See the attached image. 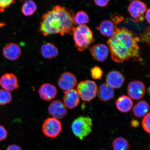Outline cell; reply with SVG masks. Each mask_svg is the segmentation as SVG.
Listing matches in <instances>:
<instances>
[{
    "instance_id": "cell-9",
    "label": "cell",
    "mask_w": 150,
    "mask_h": 150,
    "mask_svg": "<svg viewBox=\"0 0 150 150\" xmlns=\"http://www.w3.org/2000/svg\"><path fill=\"white\" fill-rule=\"evenodd\" d=\"M50 115L58 120L62 119L67 115V110L64 104L59 99H56L51 102L48 108Z\"/></svg>"
},
{
    "instance_id": "cell-2",
    "label": "cell",
    "mask_w": 150,
    "mask_h": 150,
    "mask_svg": "<svg viewBox=\"0 0 150 150\" xmlns=\"http://www.w3.org/2000/svg\"><path fill=\"white\" fill-rule=\"evenodd\" d=\"M72 11L62 6L56 5L42 16L39 30L44 36L67 34L72 35L76 27Z\"/></svg>"
},
{
    "instance_id": "cell-8",
    "label": "cell",
    "mask_w": 150,
    "mask_h": 150,
    "mask_svg": "<svg viewBox=\"0 0 150 150\" xmlns=\"http://www.w3.org/2000/svg\"><path fill=\"white\" fill-rule=\"evenodd\" d=\"M146 87L143 82L139 80L131 81L127 88V94L131 98L139 100L145 95Z\"/></svg>"
},
{
    "instance_id": "cell-31",
    "label": "cell",
    "mask_w": 150,
    "mask_h": 150,
    "mask_svg": "<svg viewBox=\"0 0 150 150\" xmlns=\"http://www.w3.org/2000/svg\"><path fill=\"white\" fill-rule=\"evenodd\" d=\"M8 132L5 127L0 125V142L4 140L7 137Z\"/></svg>"
},
{
    "instance_id": "cell-13",
    "label": "cell",
    "mask_w": 150,
    "mask_h": 150,
    "mask_svg": "<svg viewBox=\"0 0 150 150\" xmlns=\"http://www.w3.org/2000/svg\"><path fill=\"white\" fill-rule=\"evenodd\" d=\"M39 96L43 100L49 101L55 98L57 91L55 86L52 84L45 83L42 84L38 91Z\"/></svg>"
},
{
    "instance_id": "cell-32",
    "label": "cell",
    "mask_w": 150,
    "mask_h": 150,
    "mask_svg": "<svg viewBox=\"0 0 150 150\" xmlns=\"http://www.w3.org/2000/svg\"><path fill=\"white\" fill-rule=\"evenodd\" d=\"M109 0L107 1H98L96 0L94 1V3L96 5L98 6L101 7H106L110 2Z\"/></svg>"
},
{
    "instance_id": "cell-35",
    "label": "cell",
    "mask_w": 150,
    "mask_h": 150,
    "mask_svg": "<svg viewBox=\"0 0 150 150\" xmlns=\"http://www.w3.org/2000/svg\"><path fill=\"white\" fill-rule=\"evenodd\" d=\"M150 9H147L145 13V18L146 20L149 23H150Z\"/></svg>"
},
{
    "instance_id": "cell-6",
    "label": "cell",
    "mask_w": 150,
    "mask_h": 150,
    "mask_svg": "<svg viewBox=\"0 0 150 150\" xmlns=\"http://www.w3.org/2000/svg\"><path fill=\"white\" fill-rule=\"evenodd\" d=\"M62 129L61 122L55 118L49 117L46 119L42 125L43 134L47 137L54 138L61 134Z\"/></svg>"
},
{
    "instance_id": "cell-12",
    "label": "cell",
    "mask_w": 150,
    "mask_h": 150,
    "mask_svg": "<svg viewBox=\"0 0 150 150\" xmlns=\"http://www.w3.org/2000/svg\"><path fill=\"white\" fill-rule=\"evenodd\" d=\"M20 47L14 43H9L4 47L3 54L4 56L10 61H15L19 59L21 54Z\"/></svg>"
},
{
    "instance_id": "cell-11",
    "label": "cell",
    "mask_w": 150,
    "mask_h": 150,
    "mask_svg": "<svg viewBox=\"0 0 150 150\" xmlns=\"http://www.w3.org/2000/svg\"><path fill=\"white\" fill-rule=\"evenodd\" d=\"M0 85L4 89L9 92L19 88L17 77L16 75L11 73H7L1 76Z\"/></svg>"
},
{
    "instance_id": "cell-24",
    "label": "cell",
    "mask_w": 150,
    "mask_h": 150,
    "mask_svg": "<svg viewBox=\"0 0 150 150\" xmlns=\"http://www.w3.org/2000/svg\"><path fill=\"white\" fill-rule=\"evenodd\" d=\"M74 21L78 26L85 25L89 22V18L87 13L84 11H80L74 15Z\"/></svg>"
},
{
    "instance_id": "cell-28",
    "label": "cell",
    "mask_w": 150,
    "mask_h": 150,
    "mask_svg": "<svg viewBox=\"0 0 150 150\" xmlns=\"http://www.w3.org/2000/svg\"><path fill=\"white\" fill-rule=\"evenodd\" d=\"M16 2L13 0H0V12H3L6 9L14 4Z\"/></svg>"
},
{
    "instance_id": "cell-21",
    "label": "cell",
    "mask_w": 150,
    "mask_h": 150,
    "mask_svg": "<svg viewBox=\"0 0 150 150\" xmlns=\"http://www.w3.org/2000/svg\"><path fill=\"white\" fill-rule=\"evenodd\" d=\"M149 111V104L144 100H141L135 105L132 112L136 117L141 118L144 117Z\"/></svg>"
},
{
    "instance_id": "cell-16",
    "label": "cell",
    "mask_w": 150,
    "mask_h": 150,
    "mask_svg": "<svg viewBox=\"0 0 150 150\" xmlns=\"http://www.w3.org/2000/svg\"><path fill=\"white\" fill-rule=\"evenodd\" d=\"M125 81L124 76L119 71H110L106 77V84L113 89H118L120 88Z\"/></svg>"
},
{
    "instance_id": "cell-30",
    "label": "cell",
    "mask_w": 150,
    "mask_h": 150,
    "mask_svg": "<svg viewBox=\"0 0 150 150\" xmlns=\"http://www.w3.org/2000/svg\"><path fill=\"white\" fill-rule=\"evenodd\" d=\"M110 20L115 25L117 26L118 24L123 21L125 18L121 15L116 13L112 15L110 17Z\"/></svg>"
},
{
    "instance_id": "cell-15",
    "label": "cell",
    "mask_w": 150,
    "mask_h": 150,
    "mask_svg": "<svg viewBox=\"0 0 150 150\" xmlns=\"http://www.w3.org/2000/svg\"><path fill=\"white\" fill-rule=\"evenodd\" d=\"M107 46L104 44H99L92 47L91 52L93 59L96 60L103 62L107 59L109 53Z\"/></svg>"
},
{
    "instance_id": "cell-17",
    "label": "cell",
    "mask_w": 150,
    "mask_h": 150,
    "mask_svg": "<svg viewBox=\"0 0 150 150\" xmlns=\"http://www.w3.org/2000/svg\"><path fill=\"white\" fill-rule=\"evenodd\" d=\"M117 28L111 21L106 20L101 22L97 29L103 36L110 38L113 36Z\"/></svg>"
},
{
    "instance_id": "cell-4",
    "label": "cell",
    "mask_w": 150,
    "mask_h": 150,
    "mask_svg": "<svg viewBox=\"0 0 150 150\" xmlns=\"http://www.w3.org/2000/svg\"><path fill=\"white\" fill-rule=\"evenodd\" d=\"M93 121L88 117L81 116L73 122L71 128L74 135L80 140H83L92 130Z\"/></svg>"
},
{
    "instance_id": "cell-20",
    "label": "cell",
    "mask_w": 150,
    "mask_h": 150,
    "mask_svg": "<svg viewBox=\"0 0 150 150\" xmlns=\"http://www.w3.org/2000/svg\"><path fill=\"white\" fill-rule=\"evenodd\" d=\"M115 105L117 110L122 112H127L130 111L133 106L132 99L126 95L120 96L116 101Z\"/></svg>"
},
{
    "instance_id": "cell-14",
    "label": "cell",
    "mask_w": 150,
    "mask_h": 150,
    "mask_svg": "<svg viewBox=\"0 0 150 150\" xmlns=\"http://www.w3.org/2000/svg\"><path fill=\"white\" fill-rule=\"evenodd\" d=\"M64 93L63 103L66 107L72 109L77 106L80 103V97L76 90H69Z\"/></svg>"
},
{
    "instance_id": "cell-37",
    "label": "cell",
    "mask_w": 150,
    "mask_h": 150,
    "mask_svg": "<svg viewBox=\"0 0 150 150\" xmlns=\"http://www.w3.org/2000/svg\"><path fill=\"white\" fill-rule=\"evenodd\" d=\"M100 150H105V149H101Z\"/></svg>"
},
{
    "instance_id": "cell-1",
    "label": "cell",
    "mask_w": 150,
    "mask_h": 150,
    "mask_svg": "<svg viewBox=\"0 0 150 150\" xmlns=\"http://www.w3.org/2000/svg\"><path fill=\"white\" fill-rule=\"evenodd\" d=\"M139 38L124 27L117 28L113 36L108 40V47L112 60L118 63L140 57Z\"/></svg>"
},
{
    "instance_id": "cell-29",
    "label": "cell",
    "mask_w": 150,
    "mask_h": 150,
    "mask_svg": "<svg viewBox=\"0 0 150 150\" xmlns=\"http://www.w3.org/2000/svg\"><path fill=\"white\" fill-rule=\"evenodd\" d=\"M150 114L149 112L144 117L142 121V126L146 132L150 134Z\"/></svg>"
},
{
    "instance_id": "cell-36",
    "label": "cell",
    "mask_w": 150,
    "mask_h": 150,
    "mask_svg": "<svg viewBox=\"0 0 150 150\" xmlns=\"http://www.w3.org/2000/svg\"><path fill=\"white\" fill-rule=\"evenodd\" d=\"M5 25V24L4 22H0V28L2 27Z\"/></svg>"
},
{
    "instance_id": "cell-25",
    "label": "cell",
    "mask_w": 150,
    "mask_h": 150,
    "mask_svg": "<svg viewBox=\"0 0 150 150\" xmlns=\"http://www.w3.org/2000/svg\"><path fill=\"white\" fill-rule=\"evenodd\" d=\"M12 100V95L10 92L4 89L0 90V106L8 104Z\"/></svg>"
},
{
    "instance_id": "cell-5",
    "label": "cell",
    "mask_w": 150,
    "mask_h": 150,
    "mask_svg": "<svg viewBox=\"0 0 150 150\" xmlns=\"http://www.w3.org/2000/svg\"><path fill=\"white\" fill-rule=\"evenodd\" d=\"M97 86L93 81L86 80L81 81L77 87L76 91L81 98L89 102L96 96Z\"/></svg>"
},
{
    "instance_id": "cell-7",
    "label": "cell",
    "mask_w": 150,
    "mask_h": 150,
    "mask_svg": "<svg viewBox=\"0 0 150 150\" xmlns=\"http://www.w3.org/2000/svg\"><path fill=\"white\" fill-rule=\"evenodd\" d=\"M127 9L133 22L143 21L144 15L147 10L146 5L143 2L138 0L133 1L129 5Z\"/></svg>"
},
{
    "instance_id": "cell-26",
    "label": "cell",
    "mask_w": 150,
    "mask_h": 150,
    "mask_svg": "<svg viewBox=\"0 0 150 150\" xmlns=\"http://www.w3.org/2000/svg\"><path fill=\"white\" fill-rule=\"evenodd\" d=\"M91 76L95 80L101 79L103 72L102 69L98 66H95L91 70Z\"/></svg>"
},
{
    "instance_id": "cell-23",
    "label": "cell",
    "mask_w": 150,
    "mask_h": 150,
    "mask_svg": "<svg viewBox=\"0 0 150 150\" xmlns=\"http://www.w3.org/2000/svg\"><path fill=\"white\" fill-rule=\"evenodd\" d=\"M112 146L113 150H129L130 147L128 142L122 137L115 139L112 142Z\"/></svg>"
},
{
    "instance_id": "cell-38",
    "label": "cell",
    "mask_w": 150,
    "mask_h": 150,
    "mask_svg": "<svg viewBox=\"0 0 150 150\" xmlns=\"http://www.w3.org/2000/svg\"></svg>"
},
{
    "instance_id": "cell-3",
    "label": "cell",
    "mask_w": 150,
    "mask_h": 150,
    "mask_svg": "<svg viewBox=\"0 0 150 150\" xmlns=\"http://www.w3.org/2000/svg\"><path fill=\"white\" fill-rule=\"evenodd\" d=\"M72 35L75 47L80 52L87 50L95 41L92 31L86 24L76 27Z\"/></svg>"
},
{
    "instance_id": "cell-33",
    "label": "cell",
    "mask_w": 150,
    "mask_h": 150,
    "mask_svg": "<svg viewBox=\"0 0 150 150\" xmlns=\"http://www.w3.org/2000/svg\"><path fill=\"white\" fill-rule=\"evenodd\" d=\"M6 150H22V149L19 146L13 144L8 146Z\"/></svg>"
},
{
    "instance_id": "cell-10",
    "label": "cell",
    "mask_w": 150,
    "mask_h": 150,
    "mask_svg": "<svg viewBox=\"0 0 150 150\" xmlns=\"http://www.w3.org/2000/svg\"><path fill=\"white\" fill-rule=\"evenodd\" d=\"M77 80L75 75L70 72H65L62 74L58 81V85L60 88L67 91L76 87Z\"/></svg>"
},
{
    "instance_id": "cell-19",
    "label": "cell",
    "mask_w": 150,
    "mask_h": 150,
    "mask_svg": "<svg viewBox=\"0 0 150 150\" xmlns=\"http://www.w3.org/2000/svg\"><path fill=\"white\" fill-rule=\"evenodd\" d=\"M41 52L43 57L46 59H54L59 55V50L55 45L48 42L42 45L41 47Z\"/></svg>"
},
{
    "instance_id": "cell-22",
    "label": "cell",
    "mask_w": 150,
    "mask_h": 150,
    "mask_svg": "<svg viewBox=\"0 0 150 150\" xmlns=\"http://www.w3.org/2000/svg\"><path fill=\"white\" fill-rule=\"evenodd\" d=\"M37 5L32 0L26 1L23 3L22 8V12L24 16H30L33 15L36 11Z\"/></svg>"
},
{
    "instance_id": "cell-34",
    "label": "cell",
    "mask_w": 150,
    "mask_h": 150,
    "mask_svg": "<svg viewBox=\"0 0 150 150\" xmlns=\"http://www.w3.org/2000/svg\"><path fill=\"white\" fill-rule=\"evenodd\" d=\"M139 122L136 120H132L131 123V126L132 127H136L139 125Z\"/></svg>"
},
{
    "instance_id": "cell-18",
    "label": "cell",
    "mask_w": 150,
    "mask_h": 150,
    "mask_svg": "<svg viewBox=\"0 0 150 150\" xmlns=\"http://www.w3.org/2000/svg\"><path fill=\"white\" fill-rule=\"evenodd\" d=\"M97 94L99 100L107 102L114 98V91L106 83H103L97 89Z\"/></svg>"
},
{
    "instance_id": "cell-27",
    "label": "cell",
    "mask_w": 150,
    "mask_h": 150,
    "mask_svg": "<svg viewBox=\"0 0 150 150\" xmlns=\"http://www.w3.org/2000/svg\"><path fill=\"white\" fill-rule=\"evenodd\" d=\"M150 31L149 27L146 28L144 32L139 37L140 41L146 43L149 46L150 45Z\"/></svg>"
}]
</instances>
